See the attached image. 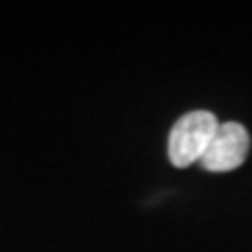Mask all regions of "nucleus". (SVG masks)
I'll return each mask as SVG.
<instances>
[{
	"label": "nucleus",
	"instance_id": "f257e3e1",
	"mask_svg": "<svg viewBox=\"0 0 252 252\" xmlns=\"http://www.w3.org/2000/svg\"><path fill=\"white\" fill-rule=\"evenodd\" d=\"M217 128V116L206 109H195L179 118L168 137V158L172 166L185 168L193 162H200Z\"/></svg>",
	"mask_w": 252,
	"mask_h": 252
},
{
	"label": "nucleus",
	"instance_id": "f03ea898",
	"mask_svg": "<svg viewBox=\"0 0 252 252\" xmlns=\"http://www.w3.org/2000/svg\"><path fill=\"white\" fill-rule=\"evenodd\" d=\"M250 152V135L240 122H223L204 152L200 164L210 172H229L242 166Z\"/></svg>",
	"mask_w": 252,
	"mask_h": 252
}]
</instances>
